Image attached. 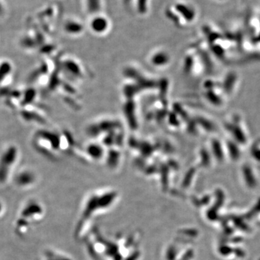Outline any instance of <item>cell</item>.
I'll return each mask as SVG.
<instances>
[{
	"mask_svg": "<svg viewBox=\"0 0 260 260\" xmlns=\"http://www.w3.org/2000/svg\"><path fill=\"white\" fill-rule=\"evenodd\" d=\"M45 215L44 205L37 200H30L23 205L14 222V232L20 238L28 236L32 228L42 221Z\"/></svg>",
	"mask_w": 260,
	"mask_h": 260,
	"instance_id": "1",
	"label": "cell"
},
{
	"mask_svg": "<svg viewBox=\"0 0 260 260\" xmlns=\"http://www.w3.org/2000/svg\"><path fill=\"white\" fill-rule=\"evenodd\" d=\"M21 152L18 145L7 143L0 149V186L9 184L18 170Z\"/></svg>",
	"mask_w": 260,
	"mask_h": 260,
	"instance_id": "2",
	"label": "cell"
},
{
	"mask_svg": "<svg viewBox=\"0 0 260 260\" xmlns=\"http://www.w3.org/2000/svg\"><path fill=\"white\" fill-rule=\"evenodd\" d=\"M225 129L229 132L232 136V140L238 145H246L247 143V133H246L245 126L243 124L242 119L239 116L236 115L234 119H231L229 122L224 124Z\"/></svg>",
	"mask_w": 260,
	"mask_h": 260,
	"instance_id": "3",
	"label": "cell"
},
{
	"mask_svg": "<svg viewBox=\"0 0 260 260\" xmlns=\"http://www.w3.org/2000/svg\"><path fill=\"white\" fill-rule=\"evenodd\" d=\"M37 181L36 172L30 168L24 167L17 170L12 182L18 189H28L35 185Z\"/></svg>",
	"mask_w": 260,
	"mask_h": 260,
	"instance_id": "4",
	"label": "cell"
},
{
	"mask_svg": "<svg viewBox=\"0 0 260 260\" xmlns=\"http://www.w3.org/2000/svg\"><path fill=\"white\" fill-rule=\"evenodd\" d=\"M41 110L42 109L38 107L36 103H32L22 108L18 112L20 119L24 122L28 124H42L45 119Z\"/></svg>",
	"mask_w": 260,
	"mask_h": 260,
	"instance_id": "5",
	"label": "cell"
},
{
	"mask_svg": "<svg viewBox=\"0 0 260 260\" xmlns=\"http://www.w3.org/2000/svg\"><path fill=\"white\" fill-rule=\"evenodd\" d=\"M14 75L13 63L7 59L0 60V92L9 89Z\"/></svg>",
	"mask_w": 260,
	"mask_h": 260,
	"instance_id": "6",
	"label": "cell"
},
{
	"mask_svg": "<svg viewBox=\"0 0 260 260\" xmlns=\"http://www.w3.org/2000/svg\"><path fill=\"white\" fill-rule=\"evenodd\" d=\"M209 150L213 158L220 161L219 162L223 161L226 155L224 143H222L218 138H214L210 141Z\"/></svg>",
	"mask_w": 260,
	"mask_h": 260,
	"instance_id": "7",
	"label": "cell"
},
{
	"mask_svg": "<svg viewBox=\"0 0 260 260\" xmlns=\"http://www.w3.org/2000/svg\"><path fill=\"white\" fill-rule=\"evenodd\" d=\"M239 78L237 75L234 72L228 73L226 76H225L223 80V83L222 84V88L225 94L229 95H232L235 91L238 85Z\"/></svg>",
	"mask_w": 260,
	"mask_h": 260,
	"instance_id": "8",
	"label": "cell"
},
{
	"mask_svg": "<svg viewBox=\"0 0 260 260\" xmlns=\"http://www.w3.org/2000/svg\"><path fill=\"white\" fill-rule=\"evenodd\" d=\"M225 148V153L229 155V157L233 160H238L240 158V150H239V145L237 144L234 140H228L226 143H224Z\"/></svg>",
	"mask_w": 260,
	"mask_h": 260,
	"instance_id": "9",
	"label": "cell"
},
{
	"mask_svg": "<svg viewBox=\"0 0 260 260\" xmlns=\"http://www.w3.org/2000/svg\"><path fill=\"white\" fill-rule=\"evenodd\" d=\"M92 30L97 32H102L107 29L108 26V22L107 19L104 17H95L92 20L90 23Z\"/></svg>",
	"mask_w": 260,
	"mask_h": 260,
	"instance_id": "10",
	"label": "cell"
},
{
	"mask_svg": "<svg viewBox=\"0 0 260 260\" xmlns=\"http://www.w3.org/2000/svg\"><path fill=\"white\" fill-rule=\"evenodd\" d=\"M251 154L253 158L260 162V140L253 145L251 149Z\"/></svg>",
	"mask_w": 260,
	"mask_h": 260,
	"instance_id": "11",
	"label": "cell"
},
{
	"mask_svg": "<svg viewBox=\"0 0 260 260\" xmlns=\"http://www.w3.org/2000/svg\"><path fill=\"white\" fill-rule=\"evenodd\" d=\"M153 61V62L155 63V64L162 65L167 61V58L164 54H157V55L155 54V55L154 56Z\"/></svg>",
	"mask_w": 260,
	"mask_h": 260,
	"instance_id": "12",
	"label": "cell"
},
{
	"mask_svg": "<svg viewBox=\"0 0 260 260\" xmlns=\"http://www.w3.org/2000/svg\"><path fill=\"white\" fill-rule=\"evenodd\" d=\"M5 211H6V208H5V203L0 200V218L4 215Z\"/></svg>",
	"mask_w": 260,
	"mask_h": 260,
	"instance_id": "13",
	"label": "cell"
}]
</instances>
